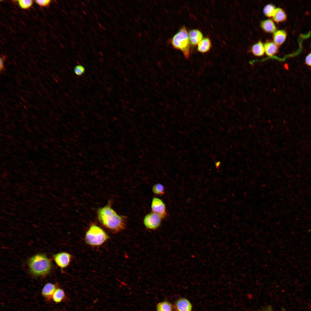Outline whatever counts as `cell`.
Returning a JSON list of instances; mask_svg holds the SVG:
<instances>
[{"mask_svg":"<svg viewBox=\"0 0 311 311\" xmlns=\"http://www.w3.org/2000/svg\"><path fill=\"white\" fill-rule=\"evenodd\" d=\"M65 296V294L63 290L61 289L58 288L55 290L52 298L55 302L58 303L62 301Z\"/></svg>","mask_w":311,"mask_h":311,"instance_id":"obj_17","label":"cell"},{"mask_svg":"<svg viewBox=\"0 0 311 311\" xmlns=\"http://www.w3.org/2000/svg\"><path fill=\"white\" fill-rule=\"evenodd\" d=\"M152 191L154 194L161 195L164 194L165 189L162 184L158 183L154 185L153 186Z\"/></svg>","mask_w":311,"mask_h":311,"instance_id":"obj_20","label":"cell"},{"mask_svg":"<svg viewBox=\"0 0 311 311\" xmlns=\"http://www.w3.org/2000/svg\"><path fill=\"white\" fill-rule=\"evenodd\" d=\"M3 60V58H1L0 64V69L1 71V70H3L4 69Z\"/></svg>","mask_w":311,"mask_h":311,"instance_id":"obj_25","label":"cell"},{"mask_svg":"<svg viewBox=\"0 0 311 311\" xmlns=\"http://www.w3.org/2000/svg\"><path fill=\"white\" fill-rule=\"evenodd\" d=\"M74 71L76 75L81 76L84 73L85 68L82 65H77L75 67Z\"/></svg>","mask_w":311,"mask_h":311,"instance_id":"obj_22","label":"cell"},{"mask_svg":"<svg viewBox=\"0 0 311 311\" xmlns=\"http://www.w3.org/2000/svg\"><path fill=\"white\" fill-rule=\"evenodd\" d=\"M261 311H272V310L270 308H268Z\"/></svg>","mask_w":311,"mask_h":311,"instance_id":"obj_26","label":"cell"},{"mask_svg":"<svg viewBox=\"0 0 311 311\" xmlns=\"http://www.w3.org/2000/svg\"><path fill=\"white\" fill-rule=\"evenodd\" d=\"M28 265L31 272L37 276L48 274L52 267L50 260L43 254H37L31 257L29 260Z\"/></svg>","mask_w":311,"mask_h":311,"instance_id":"obj_2","label":"cell"},{"mask_svg":"<svg viewBox=\"0 0 311 311\" xmlns=\"http://www.w3.org/2000/svg\"><path fill=\"white\" fill-rule=\"evenodd\" d=\"M276 9L274 5L268 4L266 5L263 8V12L266 17H271L273 16Z\"/></svg>","mask_w":311,"mask_h":311,"instance_id":"obj_19","label":"cell"},{"mask_svg":"<svg viewBox=\"0 0 311 311\" xmlns=\"http://www.w3.org/2000/svg\"><path fill=\"white\" fill-rule=\"evenodd\" d=\"M161 219L158 215L152 212L145 215L143 223L147 228L154 230L158 228L160 225Z\"/></svg>","mask_w":311,"mask_h":311,"instance_id":"obj_5","label":"cell"},{"mask_svg":"<svg viewBox=\"0 0 311 311\" xmlns=\"http://www.w3.org/2000/svg\"><path fill=\"white\" fill-rule=\"evenodd\" d=\"M171 43L175 49L181 51L186 58L190 54L191 43L188 33L185 26L181 28L173 37Z\"/></svg>","mask_w":311,"mask_h":311,"instance_id":"obj_3","label":"cell"},{"mask_svg":"<svg viewBox=\"0 0 311 311\" xmlns=\"http://www.w3.org/2000/svg\"><path fill=\"white\" fill-rule=\"evenodd\" d=\"M19 6L22 9H27L30 8L32 5L33 1L31 0H18Z\"/></svg>","mask_w":311,"mask_h":311,"instance_id":"obj_21","label":"cell"},{"mask_svg":"<svg viewBox=\"0 0 311 311\" xmlns=\"http://www.w3.org/2000/svg\"><path fill=\"white\" fill-rule=\"evenodd\" d=\"M272 17L273 20L276 22L285 21L287 18L285 12L282 9L279 7L276 8Z\"/></svg>","mask_w":311,"mask_h":311,"instance_id":"obj_15","label":"cell"},{"mask_svg":"<svg viewBox=\"0 0 311 311\" xmlns=\"http://www.w3.org/2000/svg\"><path fill=\"white\" fill-rule=\"evenodd\" d=\"M175 306L177 311H191L192 309V305L190 301L183 298L177 301Z\"/></svg>","mask_w":311,"mask_h":311,"instance_id":"obj_8","label":"cell"},{"mask_svg":"<svg viewBox=\"0 0 311 311\" xmlns=\"http://www.w3.org/2000/svg\"><path fill=\"white\" fill-rule=\"evenodd\" d=\"M71 257L70 254L65 252L59 253L53 255L56 263L61 269L67 267L69 265Z\"/></svg>","mask_w":311,"mask_h":311,"instance_id":"obj_6","label":"cell"},{"mask_svg":"<svg viewBox=\"0 0 311 311\" xmlns=\"http://www.w3.org/2000/svg\"><path fill=\"white\" fill-rule=\"evenodd\" d=\"M151 208L153 212L156 213L162 218L166 214L165 204L160 199L154 197L151 203Z\"/></svg>","mask_w":311,"mask_h":311,"instance_id":"obj_7","label":"cell"},{"mask_svg":"<svg viewBox=\"0 0 311 311\" xmlns=\"http://www.w3.org/2000/svg\"><path fill=\"white\" fill-rule=\"evenodd\" d=\"M97 214L99 222L111 230L117 232L125 228L124 217L118 214L112 208L110 203L99 208L97 211Z\"/></svg>","mask_w":311,"mask_h":311,"instance_id":"obj_1","label":"cell"},{"mask_svg":"<svg viewBox=\"0 0 311 311\" xmlns=\"http://www.w3.org/2000/svg\"><path fill=\"white\" fill-rule=\"evenodd\" d=\"M251 51L253 54L256 56H262L265 53L264 44L260 41H258L252 46Z\"/></svg>","mask_w":311,"mask_h":311,"instance_id":"obj_16","label":"cell"},{"mask_svg":"<svg viewBox=\"0 0 311 311\" xmlns=\"http://www.w3.org/2000/svg\"><path fill=\"white\" fill-rule=\"evenodd\" d=\"M56 286L54 284L48 283L46 284L42 291V294L46 299L52 298V295L56 289Z\"/></svg>","mask_w":311,"mask_h":311,"instance_id":"obj_12","label":"cell"},{"mask_svg":"<svg viewBox=\"0 0 311 311\" xmlns=\"http://www.w3.org/2000/svg\"><path fill=\"white\" fill-rule=\"evenodd\" d=\"M212 46L211 40L208 37L203 38L197 45L198 51L201 53H206L210 50Z\"/></svg>","mask_w":311,"mask_h":311,"instance_id":"obj_11","label":"cell"},{"mask_svg":"<svg viewBox=\"0 0 311 311\" xmlns=\"http://www.w3.org/2000/svg\"><path fill=\"white\" fill-rule=\"evenodd\" d=\"M35 2L40 6L45 7L48 5L50 3V0H36Z\"/></svg>","mask_w":311,"mask_h":311,"instance_id":"obj_23","label":"cell"},{"mask_svg":"<svg viewBox=\"0 0 311 311\" xmlns=\"http://www.w3.org/2000/svg\"><path fill=\"white\" fill-rule=\"evenodd\" d=\"M265 52L269 56H272L277 53L278 46L274 42H267L264 44Z\"/></svg>","mask_w":311,"mask_h":311,"instance_id":"obj_14","label":"cell"},{"mask_svg":"<svg viewBox=\"0 0 311 311\" xmlns=\"http://www.w3.org/2000/svg\"><path fill=\"white\" fill-rule=\"evenodd\" d=\"M157 311H172V306L169 302L165 301L157 304Z\"/></svg>","mask_w":311,"mask_h":311,"instance_id":"obj_18","label":"cell"},{"mask_svg":"<svg viewBox=\"0 0 311 311\" xmlns=\"http://www.w3.org/2000/svg\"><path fill=\"white\" fill-rule=\"evenodd\" d=\"M109 236L101 228L95 224L92 225L86 232L85 236L86 243L91 246L102 244L109 238Z\"/></svg>","mask_w":311,"mask_h":311,"instance_id":"obj_4","label":"cell"},{"mask_svg":"<svg viewBox=\"0 0 311 311\" xmlns=\"http://www.w3.org/2000/svg\"><path fill=\"white\" fill-rule=\"evenodd\" d=\"M286 36L287 33L285 31L277 30L273 34V41L278 46H280L285 41Z\"/></svg>","mask_w":311,"mask_h":311,"instance_id":"obj_13","label":"cell"},{"mask_svg":"<svg viewBox=\"0 0 311 311\" xmlns=\"http://www.w3.org/2000/svg\"><path fill=\"white\" fill-rule=\"evenodd\" d=\"M189 37L191 44L195 46L203 38L202 32L197 29H193L190 30L188 33Z\"/></svg>","mask_w":311,"mask_h":311,"instance_id":"obj_9","label":"cell"},{"mask_svg":"<svg viewBox=\"0 0 311 311\" xmlns=\"http://www.w3.org/2000/svg\"><path fill=\"white\" fill-rule=\"evenodd\" d=\"M260 26L265 31L270 33H274L276 31L277 28L273 20L268 19L262 21Z\"/></svg>","mask_w":311,"mask_h":311,"instance_id":"obj_10","label":"cell"},{"mask_svg":"<svg viewBox=\"0 0 311 311\" xmlns=\"http://www.w3.org/2000/svg\"><path fill=\"white\" fill-rule=\"evenodd\" d=\"M306 64L311 66V53L309 54L306 57L305 59Z\"/></svg>","mask_w":311,"mask_h":311,"instance_id":"obj_24","label":"cell"}]
</instances>
